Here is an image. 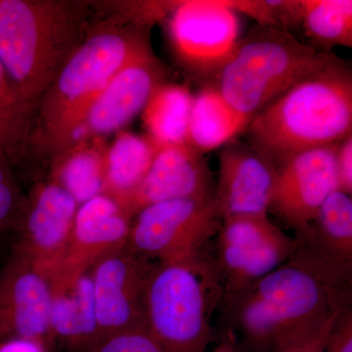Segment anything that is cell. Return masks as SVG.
<instances>
[{"label":"cell","instance_id":"21","mask_svg":"<svg viewBox=\"0 0 352 352\" xmlns=\"http://www.w3.org/2000/svg\"><path fill=\"white\" fill-rule=\"evenodd\" d=\"M107 149L104 138L78 141L50 160L48 177L82 205L103 194Z\"/></svg>","mask_w":352,"mask_h":352},{"label":"cell","instance_id":"26","mask_svg":"<svg viewBox=\"0 0 352 352\" xmlns=\"http://www.w3.org/2000/svg\"><path fill=\"white\" fill-rule=\"evenodd\" d=\"M25 200L17 173L0 149V237L14 232Z\"/></svg>","mask_w":352,"mask_h":352},{"label":"cell","instance_id":"24","mask_svg":"<svg viewBox=\"0 0 352 352\" xmlns=\"http://www.w3.org/2000/svg\"><path fill=\"white\" fill-rule=\"evenodd\" d=\"M34 118V112L21 99L0 64V149L15 170L29 157Z\"/></svg>","mask_w":352,"mask_h":352},{"label":"cell","instance_id":"8","mask_svg":"<svg viewBox=\"0 0 352 352\" xmlns=\"http://www.w3.org/2000/svg\"><path fill=\"white\" fill-rule=\"evenodd\" d=\"M168 36L178 64L193 78L212 82L242 38L239 15L231 1H176Z\"/></svg>","mask_w":352,"mask_h":352},{"label":"cell","instance_id":"10","mask_svg":"<svg viewBox=\"0 0 352 352\" xmlns=\"http://www.w3.org/2000/svg\"><path fill=\"white\" fill-rule=\"evenodd\" d=\"M286 264L330 288L352 292V199L335 190L316 217L296 229Z\"/></svg>","mask_w":352,"mask_h":352},{"label":"cell","instance_id":"23","mask_svg":"<svg viewBox=\"0 0 352 352\" xmlns=\"http://www.w3.org/2000/svg\"><path fill=\"white\" fill-rule=\"evenodd\" d=\"M194 95L188 88L164 82L156 88L142 111L147 136L157 146L188 144Z\"/></svg>","mask_w":352,"mask_h":352},{"label":"cell","instance_id":"32","mask_svg":"<svg viewBox=\"0 0 352 352\" xmlns=\"http://www.w3.org/2000/svg\"><path fill=\"white\" fill-rule=\"evenodd\" d=\"M212 352H243L241 351L240 346H238L236 342L235 337H234L232 331L229 329H224L221 336H220V340L217 346L212 349Z\"/></svg>","mask_w":352,"mask_h":352},{"label":"cell","instance_id":"29","mask_svg":"<svg viewBox=\"0 0 352 352\" xmlns=\"http://www.w3.org/2000/svg\"><path fill=\"white\" fill-rule=\"evenodd\" d=\"M325 352H352V305L340 310L333 320Z\"/></svg>","mask_w":352,"mask_h":352},{"label":"cell","instance_id":"9","mask_svg":"<svg viewBox=\"0 0 352 352\" xmlns=\"http://www.w3.org/2000/svg\"><path fill=\"white\" fill-rule=\"evenodd\" d=\"M212 252L223 298L239 293L283 266L295 247L294 238L268 214L222 219Z\"/></svg>","mask_w":352,"mask_h":352},{"label":"cell","instance_id":"17","mask_svg":"<svg viewBox=\"0 0 352 352\" xmlns=\"http://www.w3.org/2000/svg\"><path fill=\"white\" fill-rule=\"evenodd\" d=\"M274 177V166L249 143L224 145L214 193L221 219L270 214Z\"/></svg>","mask_w":352,"mask_h":352},{"label":"cell","instance_id":"20","mask_svg":"<svg viewBox=\"0 0 352 352\" xmlns=\"http://www.w3.org/2000/svg\"><path fill=\"white\" fill-rule=\"evenodd\" d=\"M159 147L147 135L126 131L117 132L108 146L103 195L117 201L129 214L132 199L151 168Z\"/></svg>","mask_w":352,"mask_h":352},{"label":"cell","instance_id":"18","mask_svg":"<svg viewBox=\"0 0 352 352\" xmlns=\"http://www.w3.org/2000/svg\"><path fill=\"white\" fill-rule=\"evenodd\" d=\"M214 187L205 155L188 144L162 146L132 199L129 214L164 201L214 198Z\"/></svg>","mask_w":352,"mask_h":352},{"label":"cell","instance_id":"6","mask_svg":"<svg viewBox=\"0 0 352 352\" xmlns=\"http://www.w3.org/2000/svg\"><path fill=\"white\" fill-rule=\"evenodd\" d=\"M340 60L331 51L300 43L291 32L258 24L241 38L212 82L227 103L251 122L292 87Z\"/></svg>","mask_w":352,"mask_h":352},{"label":"cell","instance_id":"25","mask_svg":"<svg viewBox=\"0 0 352 352\" xmlns=\"http://www.w3.org/2000/svg\"><path fill=\"white\" fill-rule=\"evenodd\" d=\"M300 25L323 51L352 46L351 0H302Z\"/></svg>","mask_w":352,"mask_h":352},{"label":"cell","instance_id":"3","mask_svg":"<svg viewBox=\"0 0 352 352\" xmlns=\"http://www.w3.org/2000/svg\"><path fill=\"white\" fill-rule=\"evenodd\" d=\"M352 292L338 291L284 264L239 293L220 310L241 351L277 352L352 303Z\"/></svg>","mask_w":352,"mask_h":352},{"label":"cell","instance_id":"16","mask_svg":"<svg viewBox=\"0 0 352 352\" xmlns=\"http://www.w3.org/2000/svg\"><path fill=\"white\" fill-rule=\"evenodd\" d=\"M132 217L117 201L99 195L78 208L68 247L51 278L69 281L102 258L126 249Z\"/></svg>","mask_w":352,"mask_h":352},{"label":"cell","instance_id":"7","mask_svg":"<svg viewBox=\"0 0 352 352\" xmlns=\"http://www.w3.org/2000/svg\"><path fill=\"white\" fill-rule=\"evenodd\" d=\"M221 222L214 198L153 204L132 217L126 249L150 263H175L207 249Z\"/></svg>","mask_w":352,"mask_h":352},{"label":"cell","instance_id":"2","mask_svg":"<svg viewBox=\"0 0 352 352\" xmlns=\"http://www.w3.org/2000/svg\"><path fill=\"white\" fill-rule=\"evenodd\" d=\"M91 6L76 0H0V64L34 113L87 38Z\"/></svg>","mask_w":352,"mask_h":352},{"label":"cell","instance_id":"30","mask_svg":"<svg viewBox=\"0 0 352 352\" xmlns=\"http://www.w3.org/2000/svg\"><path fill=\"white\" fill-rule=\"evenodd\" d=\"M338 190L347 195L352 193V135L338 144L336 154Z\"/></svg>","mask_w":352,"mask_h":352},{"label":"cell","instance_id":"31","mask_svg":"<svg viewBox=\"0 0 352 352\" xmlns=\"http://www.w3.org/2000/svg\"><path fill=\"white\" fill-rule=\"evenodd\" d=\"M0 352H47V349L36 342L13 340L0 344Z\"/></svg>","mask_w":352,"mask_h":352},{"label":"cell","instance_id":"33","mask_svg":"<svg viewBox=\"0 0 352 352\" xmlns=\"http://www.w3.org/2000/svg\"><path fill=\"white\" fill-rule=\"evenodd\" d=\"M0 238H1V237H0ZM0 259H1V256H0Z\"/></svg>","mask_w":352,"mask_h":352},{"label":"cell","instance_id":"19","mask_svg":"<svg viewBox=\"0 0 352 352\" xmlns=\"http://www.w3.org/2000/svg\"><path fill=\"white\" fill-rule=\"evenodd\" d=\"M52 295L51 329L54 339L73 351H89L99 340L89 271L69 281L52 280Z\"/></svg>","mask_w":352,"mask_h":352},{"label":"cell","instance_id":"15","mask_svg":"<svg viewBox=\"0 0 352 352\" xmlns=\"http://www.w3.org/2000/svg\"><path fill=\"white\" fill-rule=\"evenodd\" d=\"M338 144L298 153L275 166L270 212L294 230L314 219L338 189Z\"/></svg>","mask_w":352,"mask_h":352},{"label":"cell","instance_id":"4","mask_svg":"<svg viewBox=\"0 0 352 352\" xmlns=\"http://www.w3.org/2000/svg\"><path fill=\"white\" fill-rule=\"evenodd\" d=\"M249 144L273 166L352 135V73L344 60L298 83L256 113Z\"/></svg>","mask_w":352,"mask_h":352},{"label":"cell","instance_id":"28","mask_svg":"<svg viewBox=\"0 0 352 352\" xmlns=\"http://www.w3.org/2000/svg\"><path fill=\"white\" fill-rule=\"evenodd\" d=\"M352 305V303H351ZM342 308V309H344ZM339 311V312H340ZM292 340L277 352H325L326 340L337 315Z\"/></svg>","mask_w":352,"mask_h":352},{"label":"cell","instance_id":"5","mask_svg":"<svg viewBox=\"0 0 352 352\" xmlns=\"http://www.w3.org/2000/svg\"><path fill=\"white\" fill-rule=\"evenodd\" d=\"M223 289L208 247L175 263H154L145 293V329L164 352H207Z\"/></svg>","mask_w":352,"mask_h":352},{"label":"cell","instance_id":"27","mask_svg":"<svg viewBox=\"0 0 352 352\" xmlns=\"http://www.w3.org/2000/svg\"><path fill=\"white\" fill-rule=\"evenodd\" d=\"M88 352H164L146 329L124 331L101 338Z\"/></svg>","mask_w":352,"mask_h":352},{"label":"cell","instance_id":"14","mask_svg":"<svg viewBox=\"0 0 352 352\" xmlns=\"http://www.w3.org/2000/svg\"><path fill=\"white\" fill-rule=\"evenodd\" d=\"M168 76V69L152 48L132 60L111 78L90 104L69 147L78 141L105 138L122 131L142 113L153 92L166 82Z\"/></svg>","mask_w":352,"mask_h":352},{"label":"cell","instance_id":"12","mask_svg":"<svg viewBox=\"0 0 352 352\" xmlns=\"http://www.w3.org/2000/svg\"><path fill=\"white\" fill-rule=\"evenodd\" d=\"M52 298L51 274L11 252L0 265V344L28 340L48 351Z\"/></svg>","mask_w":352,"mask_h":352},{"label":"cell","instance_id":"1","mask_svg":"<svg viewBox=\"0 0 352 352\" xmlns=\"http://www.w3.org/2000/svg\"><path fill=\"white\" fill-rule=\"evenodd\" d=\"M150 28L119 12L91 25L34 111L32 143L50 160L69 147L90 104L111 78L151 50Z\"/></svg>","mask_w":352,"mask_h":352},{"label":"cell","instance_id":"11","mask_svg":"<svg viewBox=\"0 0 352 352\" xmlns=\"http://www.w3.org/2000/svg\"><path fill=\"white\" fill-rule=\"evenodd\" d=\"M78 207L75 198L50 177L34 183L25 194L11 252L52 275L68 247Z\"/></svg>","mask_w":352,"mask_h":352},{"label":"cell","instance_id":"22","mask_svg":"<svg viewBox=\"0 0 352 352\" xmlns=\"http://www.w3.org/2000/svg\"><path fill=\"white\" fill-rule=\"evenodd\" d=\"M249 124L247 118L227 103L214 83L208 82L194 96L188 145L205 155L232 141Z\"/></svg>","mask_w":352,"mask_h":352},{"label":"cell","instance_id":"13","mask_svg":"<svg viewBox=\"0 0 352 352\" xmlns=\"http://www.w3.org/2000/svg\"><path fill=\"white\" fill-rule=\"evenodd\" d=\"M153 265L126 248L92 266L89 273L99 340L145 329V293Z\"/></svg>","mask_w":352,"mask_h":352}]
</instances>
